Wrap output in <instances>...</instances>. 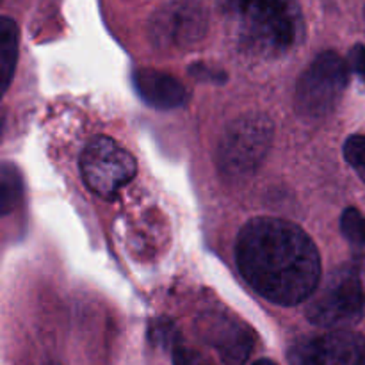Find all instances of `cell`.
<instances>
[{"mask_svg": "<svg viewBox=\"0 0 365 365\" xmlns=\"http://www.w3.org/2000/svg\"><path fill=\"white\" fill-rule=\"evenodd\" d=\"M235 252L242 277L271 303L298 305L319 285L321 259L316 245L291 221L255 217L239 234Z\"/></svg>", "mask_w": 365, "mask_h": 365, "instance_id": "6da1fadb", "label": "cell"}, {"mask_svg": "<svg viewBox=\"0 0 365 365\" xmlns=\"http://www.w3.org/2000/svg\"><path fill=\"white\" fill-rule=\"evenodd\" d=\"M242 41L257 53H284L298 41L302 14L294 0H230Z\"/></svg>", "mask_w": 365, "mask_h": 365, "instance_id": "7a4b0ae2", "label": "cell"}, {"mask_svg": "<svg viewBox=\"0 0 365 365\" xmlns=\"http://www.w3.org/2000/svg\"><path fill=\"white\" fill-rule=\"evenodd\" d=\"M273 141V123L264 114H246L227 128L217 146V166L228 178H246L259 170Z\"/></svg>", "mask_w": 365, "mask_h": 365, "instance_id": "3957f363", "label": "cell"}, {"mask_svg": "<svg viewBox=\"0 0 365 365\" xmlns=\"http://www.w3.org/2000/svg\"><path fill=\"white\" fill-rule=\"evenodd\" d=\"M364 309L362 282L353 267L344 266L328 274L327 282L307 307V317L316 327L342 330L359 323Z\"/></svg>", "mask_w": 365, "mask_h": 365, "instance_id": "277c9868", "label": "cell"}, {"mask_svg": "<svg viewBox=\"0 0 365 365\" xmlns=\"http://www.w3.org/2000/svg\"><path fill=\"white\" fill-rule=\"evenodd\" d=\"M348 84V64L335 52H323L303 71L296 86V109L317 120L335 109Z\"/></svg>", "mask_w": 365, "mask_h": 365, "instance_id": "5b68a950", "label": "cell"}, {"mask_svg": "<svg viewBox=\"0 0 365 365\" xmlns=\"http://www.w3.org/2000/svg\"><path fill=\"white\" fill-rule=\"evenodd\" d=\"M86 185L102 198H114L138 173L132 153L114 139L100 135L88 143L81 155Z\"/></svg>", "mask_w": 365, "mask_h": 365, "instance_id": "8992f818", "label": "cell"}, {"mask_svg": "<svg viewBox=\"0 0 365 365\" xmlns=\"http://www.w3.org/2000/svg\"><path fill=\"white\" fill-rule=\"evenodd\" d=\"M205 29V11L195 0L168 2L150 21V36L157 46H191L203 38Z\"/></svg>", "mask_w": 365, "mask_h": 365, "instance_id": "52a82bcc", "label": "cell"}, {"mask_svg": "<svg viewBox=\"0 0 365 365\" xmlns=\"http://www.w3.org/2000/svg\"><path fill=\"white\" fill-rule=\"evenodd\" d=\"M365 353L364 339L355 331L331 330L307 337L289 349L291 365H360Z\"/></svg>", "mask_w": 365, "mask_h": 365, "instance_id": "ba28073f", "label": "cell"}, {"mask_svg": "<svg viewBox=\"0 0 365 365\" xmlns=\"http://www.w3.org/2000/svg\"><path fill=\"white\" fill-rule=\"evenodd\" d=\"M198 330L227 365H245L252 355L255 335L230 314H203L198 321Z\"/></svg>", "mask_w": 365, "mask_h": 365, "instance_id": "9c48e42d", "label": "cell"}, {"mask_svg": "<svg viewBox=\"0 0 365 365\" xmlns=\"http://www.w3.org/2000/svg\"><path fill=\"white\" fill-rule=\"evenodd\" d=\"M135 91L148 106L170 110L185 102V88L178 78L159 70L141 68L132 77Z\"/></svg>", "mask_w": 365, "mask_h": 365, "instance_id": "30bf717a", "label": "cell"}, {"mask_svg": "<svg viewBox=\"0 0 365 365\" xmlns=\"http://www.w3.org/2000/svg\"><path fill=\"white\" fill-rule=\"evenodd\" d=\"M18 59V27L11 18L0 20V82L7 91Z\"/></svg>", "mask_w": 365, "mask_h": 365, "instance_id": "8fae6325", "label": "cell"}, {"mask_svg": "<svg viewBox=\"0 0 365 365\" xmlns=\"http://www.w3.org/2000/svg\"><path fill=\"white\" fill-rule=\"evenodd\" d=\"M2 189H0V209L2 214H9L16 207V203L21 200L24 195V184L21 177L18 173L16 166L13 164H4L2 166Z\"/></svg>", "mask_w": 365, "mask_h": 365, "instance_id": "7c38bea8", "label": "cell"}, {"mask_svg": "<svg viewBox=\"0 0 365 365\" xmlns=\"http://www.w3.org/2000/svg\"><path fill=\"white\" fill-rule=\"evenodd\" d=\"M341 230L349 242L365 246V216L359 209H346L341 217Z\"/></svg>", "mask_w": 365, "mask_h": 365, "instance_id": "4fadbf2b", "label": "cell"}, {"mask_svg": "<svg viewBox=\"0 0 365 365\" xmlns=\"http://www.w3.org/2000/svg\"><path fill=\"white\" fill-rule=\"evenodd\" d=\"M150 339H152V342L155 346L166 348L170 349V351H173L175 346L180 342V335H178L175 324L166 319L153 321L152 328H150Z\"/></svg>", "mask_w": 365, "mask_h": 365, "instance_id": "5bb4252c", "label": "cell"}, {"mask_svg": "<svg viewBox=\"0 0 365 365\" xmlns=\"http://www.w3.org/2000/svg\"><path fill=\"white\" fill-rule=\"evenodd\" d=\"M344 157L365 184V135H351L346 141Z\"/></svg>", "mask_w": 365, "mask_h": 365, "instance_id": "9a60e30c", "label": "cell"}, {"mask_svg": "<svg viewBox=\"0 0 365 365\" xmlns=\"http://www.w3.org/2000/svg\"><path fill=\"white\" fill-rule=\"evenodd\" d=\"M171 353H173L175 365H209L198 351L187 348V346H184L182 342H178Z\"/></svg>", "mask_w": 365, "mask_h": 365, "instance_id": "2e32d148", "label": "cell"}, {"mask_svg": "<svg viewBox=\"0 0 365 365\" xmlns=\"http://www.w3.org/2000/svg\"><path fill=\"white\" fill-rule=\"evenodd\" d=\"M349 68L365 81V45L353 46L349 52Z\"/></svg>", "mask_w": 365, "mask_h": 365, "instance_id": "e0dca14e", "label": "cell"}, {"mask_svg": "<svg viewBox=\"0 0 365 365\" xmlns=\"http://www.w3.org/2000/svg\"><path fill=\"white\" fill-rule=\"evenodd\" d=\"M255 365H277V364L271 362V360H267V359H262V360H259Z\"/></svg>", "mask_w": 365, "mask_h": 365, "instance_id": "ac0fdd59", "label": "cell"}, {"mask_svg": "<svg viewBox=\"0 0 365 365\" xmlns=\"http://www.w3.org/2000/svg\"><path fill=\"white\" fill-rule=\"evenodd\" d=\"M360 365H365V353H364V356H362V362H360Z\"/></svg>", "mask_w": 365, "mask_h": 365, "instance_id": "d6986e66", "label": "cell"}]
</instances>
